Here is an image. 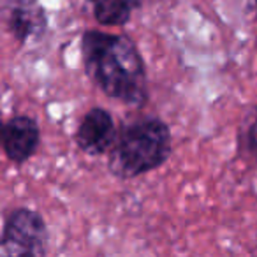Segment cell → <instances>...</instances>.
I'll use <instances>...</instances> for the list:
<instances>
[{
	"instance_id": "obj_1",
	"label": "cell",
	"mask_w": 257,
	"mask_h": 257,
	"mask_svg": "<svg viewBox=\"0 0 257 257\" xmlns=\"http://www.w3.org/2000/svg\"><path fill=\"white\" fill-rule=\"evenodd\" d=\"M85 72L107 97L128 106L148 100V79L136 43L121 34L86 30L81 36Z\"/></svg>"
},
{
	"instance_id": "obj_2",
	"label": "cell",
	"mask_w": 257,
	"mask_h": 257,
	"mask_svg": "<svg viewBox=\"0 0 257 257\" xmlns=\"http://www.w3.org/2000/svg\"><path fill=\"white\" fill-rule=\"evenodd\" d=\"M109 154V169L120 178L150 173L171 155V131L161 118L134 121L118 133Z\"/></svg>"
},
{
	"instance_id": "obj_3",
	"label": "cell",
	"mask_w": 257,
	"mask_h": 257,
	"mask_svg": "<svg viewBox=\"0 0 257 257\" xmlns=\"http://www.w3.org/2000/svg\"><path fill=\"white\" fill-rule=\"evenodd\" d=\"M48 227L30 208H16L6 218L0 234V257H46Z\"/></svg>"
},
{
	"instance_id": "obj_4",
	"label": "cell",
	"mask_w": 257,
	"mask_h": 257,
	"mask_svg": "<svg viewBox=\"0 0 257 257\" xmlns=\"http://www.w3.org/2000/svg\"><path fill=\"white\" fill-rule=\"evenodd\" d=\"M116 136L118 133L109 111L102 107H92L81 118L74 138L81 152L88 155H102L111 152Z\"/></svg>"
},
{
	"instance_id": "obj_5",
	"label": "cell",
	"mask_w": 257,
	"mask_h": 257,
	"mask_svg": "<svg viewBox=\"0 0 257 257\" xmlns=\"http://www.w3.org/2000/svg\"><path fill=\"white\" fill-rule=\"evenodd\" d=\"M41 128L32 116L16 114L6 123L2 148L6 157L15 164L22 166L32 157L39 148Z\"/></svg>"
},
{
	"instance_id": "obj_6",
	"label": "cell",
	"mask_w": 257,
	"mask_h": 257,
	"mask_svg": "<svg viewBox=\"0 0 257 257\" xmlns=\"http://www.w3.org/2000/svg\"><path fill=\"white\" fill-rule=\"evenodd\" d=\"M6 18L11 34L25 43L41 37L48 29V18L39 0H8Z\"/></svg>"
},
{
	"instance_id": "obj_7",
	"label": "cell",
	"mask_w": 257,
	"mask_h": 257,
	"mask_svg": "<svg viewBox=\"0 0 257 257\" xmlns=\"http://www.w3.org/2000/svg\"><path fill=\"white\" fill-rule=\"evenodd\" d=\"M93 18L104 27H123L138 8L134 0H88Z\"/></svg>"
},
{
	"instance_id": "obj_8",
	"label": "cell",
	"mask_w": 257,
	"mask_h": 257,
	"mask_svg": "<svg viewBox=\"0 0 257 257\" xmlns=\"http://www.w3.org/2000/svg\"><path fill=\"white\" fill-rule=\"evenodd\" d=\"M4 127H6V123L0 120V147H2V138H4Z\"/></svg>"
}]
</instances>
